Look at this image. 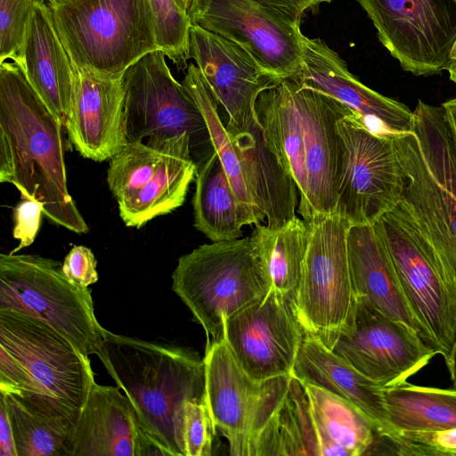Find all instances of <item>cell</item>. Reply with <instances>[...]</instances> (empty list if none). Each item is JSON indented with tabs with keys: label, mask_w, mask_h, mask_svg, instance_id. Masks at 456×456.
Instances as JSON below:
<instances>
[{
	"label": "cell",
	"mask_w": 456,
	"mask_h": 456,
	"mask_svg": "<svg viewBox=\"0 0 456 456\" xmlns=\"http://www.w3.org/2000/svg\"><path fill=\"white\" fill-rule=\"evenodd\" d=\"M256 110L265 134L299 195L298 213L307 223L336 212L344 104L304 86L295 76L263 91Z\"/></svg>",
	"instance_id": "6da1fadb"
},
{
	"label": "cell",
	"mask_w": 456,
	"mask_h": 456,
	"mask_svg": "<svg viewBox=\"0 0 456 456\" xmlns=\"http://www.w3.org/2000/svg\"><path fill=\"white\" fill-rule=\"evenodd\" d=\"M63 124L15 61L0 63V182L39 201L48 219L76 233L88 227L69 193Z\"/></svg>",
	"instance_id": "7a4b0ae2"
},
{
	"label": "cell",
	"mask_w": 456,
	"mask_h": 456,
	"mask_svg": "<svg viewBox=\"0 0 456 456\" xmlns=\"http://www.w3.org/2000/svg\"><path fill=\"white\" fill-rule=\"evenodd\" d=\"M97 355L132 403L142 428L172 456H184L185 404L207 401L204 359L183 347L109 330Z\"/></svg>",
	"instance_id": "3957f363"
},
{
	"label": "cell",
	"mask_w": 456,
	"mask_h": 456,
	"mask_svg": "<svg viewBox=\"0 0 456 456\" xmlns=\"http://www.w3.org/2000/svg\"><path fill=\"white\" fill-rule=\"evenodd\" d=\"M389 134L403 170L401 202L456 290V152L443 109L419 100L411 131Z\"/></svg>",
	"instance_id": "277c9868"
},
{
	"label": "cell",
	"mask_w": 456,
	"mask_h": 456,
	"mask_svg": "<svg viewBox=\"0 0 456 456\" xmlns=\"http://www.w3.org/2000/svg\"><path fill=\"white\" fill-rule=\"evenodd\" d=\"M48 5L80 73L118 78L142 57L159 50L150 0H63Z\"/></svg>",
	"instance_id": "5b68a950"
},
{
	"label": "cell",
	"mask_w": 456,
	"mask_h": 456,
	"mask_svg": "<svg viewBox=\"0 0 456 456\" xmlns=\"http://www.w3.org/2000/svg\"><path fill=\"white\" fill-rule=\"evenodd\" d=\"M172 290L204 329L208 343L224 338L231 316L264 298L272 289L250 237L203 244L182 256Z\"/></svg>",
	"instance_id": "8992f818"
},
{
	"label": "cell",
	"mask_w": 456,
	"mask_h": 456,
	"mask_svg": "<svg viewBox=\"0 0 456 456\" xmlns=\"http://www.w3.org/2000/svg\"><path fill=\"white\" fill-rule=\"evenodd\" d=\"M61 265L37 255L0 254V308L37 317L85 355L98 354L107 330L95 317L91 290L70 281Z\"/></svg>",
	"instance_id": "52a82bcc"
},
{
	"label": "cell",
	"mask_w": 456,
	"mask_h": 456,
	"mask_svg": "<svg viewBox=\"0 0 456 456\" xmlns=\"http://www.w3.org/2000/svg\"><path fill=\"white\" fill-rule=\"evenodd\" d=\"M197 170L187 134L148 138L110 159L107 182L122 221L140 228L183 204Z\"/></svg>",
	"instance_id": "ba28073f"
},
{
	"label": "cell",
	"mask_w": 456,
	"mask_h": 456,
	"mask_svg": "<svg viewBox=\"0 0 456 456\" xmlns=\"http://www.w3.org/2000/svg\"><path fill=\"white\" fill-rule=\"evenodd\" d=\"M336 212L350 226L373 225L400 202L404 175L389 132L371 130L351 112L338 119Z\"/></svg>",
	"instance_id": "9c48e42d"
},
{
	"label": "cell",
	"mask_w": 456,
	"mask_h": 456,
	"mask_svg": "<svg viewBox=\"0 0 456 456\" xmlns=\"http://www.w3.org/2000/svg\"><path fill=\"white\" fill-rule=\"evenodd\" d=\"M374 225L385 241L411 310L445 359L456 338L455 289L401 200Z\"/></svg>",
	"instance_id": "30bf717a"
},
{
	"label": "cell",
	"mask_w": 456,
	"mask_h": 456,
	"mask_svg": "<svg viewBox=\"0 0 456 456\" xmlns=\"http://www.w3.org/2000/svg\"><path fill=\"white\" fill-rule=\"evenodd\" d=\"M308 224L310 238L294 305L305 334L331 349L356 303L347 255L350 225L337 213Z\"/></svg>",
	"instance_id": "8fae6325"
},
{
	"label": "cell",
	"mask_w": 456,
	"mask_h": 456,
	"mask_svg": "<svg viewBox=\"0 0 456 456\" xmlns=\"http://www.w3.org/2000/svg\"><path fill=\"white\" fill-rule=\"evenodd\" d=\"M122 79L128 143L187 134L198 167L213 153L206 121L188 90L173 77L162 51L142 57Z\"/></svg>",
	"instance_id": "7c38bea8"
},
{
	"label": "cell",
	"mask_w": 456,
	"mask_h": 456,
	"mask_svg": "<svg viewBox=\"0 0 456 456\" xmlns=\"http://www.w3.org/2000/svg\"><path fill=\"white\" fill-rule=\"evenodd\" d=\"M206 400L230 454L249 456L260 431L286 395L292 374L256 380L241 367L225 338L207 343Z\"/></svg>",
	"instance_id": "4fadbf2b"
},
{
	"label": "cell",
	"mask_w": 456,
	"mask_h": 456,
	"mask_svg": "<svg viewBox=\"0 0 456 456\" xmlns=\"http://www.w3.org/2000/svg\"><path fill=\"white\" fill-rule=\"evenodd\" d=\"M192 25L242 47L266 71L279 78L302 68L301 20L255 0H191Z\"/></svg>",
	"instance_id": "5bb4252c"
},
{
	"label": "cell",
	"mask_w": 456,
	"mask_h": 456,
	"mask_svg": "<svg viewBox=\"0 0 456 456\" xmlns=\"http://www.w3.org/2000/svg\"><path fill=\"white\" fill-rule=\"evenodd\" d=\"M0 347L41 394L81 411L95 382L89 358L53 327L25 312L0 308Z\"/></svg>",
	"instance_id": "9a60e30c"
},
{
	"label": "cell",
	"mask_w": 456,
	"mask_h": 456,
	"mask_svg": "<svg viewBox=\"0 0 456 456\" xmlns=\"http://www.w3.org/2000/svg\"><path fill=\"white\" fill-rule=\"evenodd\" d=\"M402 69L415 76L446 70L456 40V0H356Z\"/></svg>",
	"instance_id": "2e32d148"
},
{
	"label": "cell",
	"mask_w": 456,
	"mask_h": 456,
	"mask_svg": "<svg viewBox=\"0 0 456 456\" xmlns=\"http://www.w3.org/2000/svg\"><path fill=\"white\" fill-rule=\"evenodd\" d=\"M330 350L383 387L407 381L437 354L408 325L357 297Z\"/></svg>",
	"instance_id": "e0dca14e"
},
{
	"label": "cell",
	"mask_w": 456,
	"mask_h": 456,
	"mask_svg": "<svg viewBox=\"0 0 456 456\" xmlns=\"http://www.w3.org/2000/svg\"><path fill=\"white\" fill-rule=\"evenodd\" d=\"M305 335L295 305L274 289L224 324V338L249 377L290 375Z\"/></svg>",
	"instance_id": "ac0fdd59"
},
{
	"label": "cell",
	"mask_w": 456,
	"mask_h": 456,
	"mask_svg": "<svg viewBox=\"0 0 456 456\" xmlns=\"http://www.w3.org/2000/svg\"><path fill=\"white\" fill-rule=\"evenodd\" d=\"M190 53L228 116L230 133L248 127L259 94L280 79L239 45L199 26L190 30Z\"/></svg>",
	"instance_id": "d6986e66"
},
{
	"label": "cell",
	"mask_w": 456,
	"mask_h": 456,
	"mask_svg": "<svg viewBox=\"0 0 456 456\" xmlns=\"http://www.w3.org/2000/svg\"><path fill=\"white\" fill-rule=\"evenodd\" d=\"M302 49L301 71L295 77L304 86L344 104L374 132L411 131L413 110L360 82L324 41L303 36Z\"/></svg>",
	"instance_id": "ffe728a7"
},
{
	"label": "cell",
	"mask_w": 456,
	"mask_h": 456,
	"mask_svg": "<svg viewBox=\"0 0 456 456\" xmlns=\"http://www.w3.org/2000/svg\"><path fill=\"white\" fill-rule=\"evenodd\" d=\"M65 130L69 141L84 158L102 162L119 153L128 144L122 77L100 78L76 69Z\"/></svg>",
	"instance_id": "44dd1931"
},
{
	"label": "cell",
	"mask_w": 456,
	"mask_h": 456,
	"mask_svg": "<svg viewBox=\"0 0 456 456\" xmlns=\"http://www.w3.org/2000/svg\"><path fill=\"white\" fill-rule=\"evenodd\" d=\"M346 243L355 297L387 316L408 325L438 354L433 340L411 310L376 226H350Z\"/></svg>",
	"instance_id": "7402d4cb"
},
{
	"label": "cell",
	"mask_w": 456,
	"mask_h": 456,
	"mask_svg": "<svg viewBox=\"0 0 456 456\" xmlns=\"http://www.w3.org/2000/svg\"><path fill=\"white\" fill-rule=\"evenodd\" d=\"M21 67L31 86L65 127L74 96L76 69L45 0H35Z\"/></svg>",
	"instance_id": "603a6c76"
},
{
	"label": "cell",
	"mask_w": 456,
	"mask_h": 456,
	"mask_svg": "<svg viewBox=\"0 0 456 456\" xmlns=\"http://www.w3.org/2000/svg\"><path fill=\"white\" fill-rule=\"evenodd\" d=\"M230 134L247 189L266 218V226H281L296 216L298 191L294 180L266 139L257 116L244 130Z\"/></svg>",
	"instance_id": "cb8c5ba5"
},
{
	"label": "cell",
	"mask_w": 456,
	"mask_h": 456,
	"mask_svg": "<svg viewBox=\"0 0 456 456\" xmlns=\"http://www.w3.org/2000/svg\"><path fill=\"white\" fill-rule=\"evenodd\" d=\"M17 456H73L80 411L40 393H2Z\"/></svg>",
	"instance_id": "d4e9b609"
},
{
	"label": "cell",
	"mask_w": 456,
	"mask_h": 456,
	"mask_svg": "<svg viewBox=\"0 0 456 456\" xmlns=\"http://www.w3.org/2000/svg\"><path fill=\"white\" fill-rule=\"evenodd\" d=\"M142 429L118 387L94 382L79 414L73 456H136Z\"/></svg>",
	"instance_id": "484cf974"
},
{
	"label": "cell",
	"mask_w": 456,
	"mask_h": 456,
	"mask_svg": "<svg viewBox=\"0 0 456 456\" xmlns=\"http://www.w3.org/2000/svg\"><path fill=\"white\" fill-rule=\"evenodd\" d=\"M303 385L322 387L357 406L376 426L387 430L384 387L335 354L319 340L305 335L291 373Z\"/></svg>",
	"instance_id": "4316f807"
},
{
	"label": "cell",
	"mask_w": 456,
	"mask_h": 456,
	"mask_svg": "<svg viewBox=\"0 0 456 456\" xmlns=\"http://www.w3.org/2000/svg\"><path fill=\"white\" fill-rule=\"evenodd\" d=\"M304 386L320 456L366 455L378 436L375 424L350 401L316 386Z\"/></svg>",
	"instance_id": "83f0119b"
},
{
	"label": "cell",
	"mask_w": 456,
	"mask_h": 456,
	"mask_svg": "<svg viewBox=\"0 0 456 456\" xmlns=\"http://www.w3.org/2000/svg\"><path fill=\"white\" fill-rule=\"evenodd\" d=\"M195 183V228L212 242L239 239L242 226L252 224L215 151L198 167Z\"/></svg>",
	"instance_id": "f1b7e54d"
},
{
	"label": "cell",
	"mask_w": 456,
	"mask_h": 456,
	"mask_svg": "<svg viewBox=\"0 0 456 456\" xmlns=\"http://www.w3.org/2000/svg\"><path fill=\"white\" fill-rule=\"evenodd\" d=\"M271 455L320 456L305 387L293 375L286 395L257 435L249 453Z\"/></svg>",
	"instance_id": "f546056e"
},
{
	"label": "cell",
	"mask_w": 456,
	"mask_h": 456,
	"mask_svg": "<svg viewBox=\"0 0 456 456\" xmlns=\"http://www.w3.org/2000/svg\"><path fill=\"white\" fill-rule=\"evenodd\" d=\"M309 238V224L297 216L277 228L256 224L250 236L271 279L272 288L293 304Z\"/></svg>",
	"instance_id": "4dcf8cb0"
},
{
	"label": "cell",
	"mask_w": 456,
	"mask_h": 456,
	"mask_svg": "<svg viewBox=\"0 0 456 456\" xmlns=\"http://www.w3.org/2000/svg\"><path fill=\"white\" fill-rule=\"evenodd\" d=\"M387 430L456 428V389L421 387L407 381L384 387Z\"/></svg>",
	"instance_id": "1f68e13d"
},
{
	"label": "cell",
	"mask_w": 456,
	"mask_h": 456,
	"mask_svg": "<svg viewBox=\"0 0 456 456\" xmlns=\"http://www.w3.org/2000/svg\"><path fill=\"white\" fill-rule=\"evenodd\" d=\"M182 84L197 103L208 130L214 151L218 155L237 199L252 224H261L265 216L256 208L245 183L239 156L231 134L218 113V102L199 68L191 63Z\"/></svg>",
	"instance_id": "d6a6232c"
},
{
	"label": "cell",
	"mask_w": 456,
	"mask_h": 456,
	"mask_svg": "<svg viewBox=\"0 0 456 456\" xmlns=\"http://www.w3.org/2000/svg\"><path fill=\"white\" fill-rule=\"evenodd\" d=\"M155 24L159 49L170 59L178 69L188 68L191 59L188 12L175 0H150Z\"/></svg>",
	"instance_id": "836d02e7"
},
{
	"label": "cell",
	"mask_w": 456,
	"mask_h": 456,
	"mask_svg": "<svg viewBox=\"0 0 456 456\" xmlns=\"http://www.w3.org/2000/svg\"><path fill=\"white\" fill-rule=\"evenodd\" d=\"M379 445L400 456H456V428L392 430L378 434L370 449Z\"/></svg>",
	"instance_id": "e575fe53"
},
{
	"label": "cell",
	"mask_w": 456,
	"mask_h": 456,
	"mask_svg": "<svg viewBox=\"0 0 456 456\" xmlns=\"http://www.w3.org/2000/svg\"><path fill=\"white\" fill-rule=\"evenodd\" d=\"M35 0H0V63L22 65L23 48Z\"/></svg>",
	"instance_id": "d590c367"
},
{
	"label": "cell",
	"mask_w": 456,
	"mask_h": 456,
	"mask_svg": "<svg viewBox=\"0 0 456 456\" xmlns=\"http://www.w3.org/2000/svg\"><path fill=\"white\" fill-rule=\"evenodd\" d=\"M216 430L207 401L187 402L183 420L184 456L211 455Z\"/></svg>",
	"instance_id": "8d00e7d4"
},
{
	"label": "cell",
	"mask_w": 456,
	"mask_h": 456,
	"mask_svg": "<svg viewBox=\"0 0 456 456\" xmlns=\"http://www.w3.org/2000/svg\"><path fill=\"white\" fill-rule=\"evenodd\" d=\"M42 213L44 206L37 200L22 199L16 205L13 209L12 236L19 240V244L10 253L14 254L34 242L40 227Z\"/></svg>",
	"instance_id": "74e56055"
},
{
	"label": "cell",
	"mask_w": 456,
	"mask_h": 456,
	"mask_svg": "<svg viewBox=\"0 0 456 456\" xmlns=\"http://www.w3.org/2000/svg\"><path fill=\"white\" fill-rule=\"evenodd\" d=\"M96 259L93 251L85 246H74L64 258L63 273L73 282L82 287L97 282Z\"/></svg>",
	"instance_id": "f35d334b"
},
{
	"label": "cell",
	"mask_w": 456,
	"mask_h": 456,
	"mask_svg": "<svg viewBox=\"0 0 456 456\" xmlns=\"http://www.w3.org/2000/svg\"><path fill=\"white\" fill-rule=\"evenodd\" d=\"M258 3L272 6L292 18L301 20L306 11L315 10L322 4H329L332 0H255Z\"/></svg>",
	"instance_id": "ab89813d"
},
{
	"label": "cell",
	"mask_w": 456,
	"mask_h": 456,
	"mask_svg": "<svg viewBox=\"0 0 456 456\" xmlns=\"http://www.w3.org/2000/svg\"><path fill=\"white\" fill-rule=\"evenodd\" d=\"M0 456H17L12 428L5 403L0 397Z\"/></svg>",
	"instance_id": "60d3db41"
},
{
	"label": "cell",
	"mask_w": 456,
	"mask_h": 456,
	"mask_svg": "<svg viewBox=\"0 0 456 456\" xmlns=\"http://www.w3.org/2000/svg\"><path fill=\"white\" fill-rule=\"evenodd\" d=\"M441 107L449 128L456 152V96L443 102Z\"/></svg>",
	"instance_id": "b9f144b4"
},
{
	"label": "cell",
	"mask_w": 456,
	"mask_h": 456,
	"mask_svg": "<svg viewBox=\"0 0 456 456\" xmlns=\"http://www.w3.org/2000/svg\"><path fill=\"white\" fill-rule=\"evenodd\" d=\"M445 362L453 383V388L456 389V338L449 355L445 358Z\"/></svg>",
	"instance_id": "7bdbcfd3"
},
{
	"label": "cell",
	"mask_w": 456,
	"mask_h": 456,
	"mask_svg": "<svg viewBox=\"0 0 456 456\" xmlns=\"http://www.w3.org/2000/svg\"><path fill=\"white\" fill-rule=\"evenodd\" d=\"M454 65H456V40L454 41L449 53V62L446 70Z\"/></svg>",
	"instance_id": "ee69618b"
},
{
	"label": "cell",
	"mask_w": 456,
	"mask_h": 456,
	"mask_svg": "<svg viewBox=\"0 0 456 456\" xmlns=\"http://www.w3.org/2000/svg\"><path fill=\"white\" fill-rule=\"evenodd\" d=\"M178 5L185 12H188V9L191 4V0H175Z\"/></svg>",
	"instance_id": "f6af8a7d"
},
{
	"label": "cell",
	"mask_w": 456,
	"mask_h": 456,
	"mask_svg": "<svg viewBox=\"0 0 456 456\" xmlns=\"http://www.w3.org/2000/svg\"><path fill=\"white\" fill-rule=\"evenodd\" d=\"M450 79L456 84V65L447 69Z\"/></svg>",
	"instance_id": "bcb514c9"
},
{
	"label": "cell",
	"mask_w": 456,
	"mask_h": 456,
	"mask_svg": "<svg viewBox=\"0 0 456 456\" xmlns=\"http://www.w3.org/2000/svg\"><path fill=\"white\" fill-rule=\"evenodd\" d=\"M48 4H56L63 0H45Z\"/></svg>",
	"instance_id": "7dc6e473"
}]
</instances>
